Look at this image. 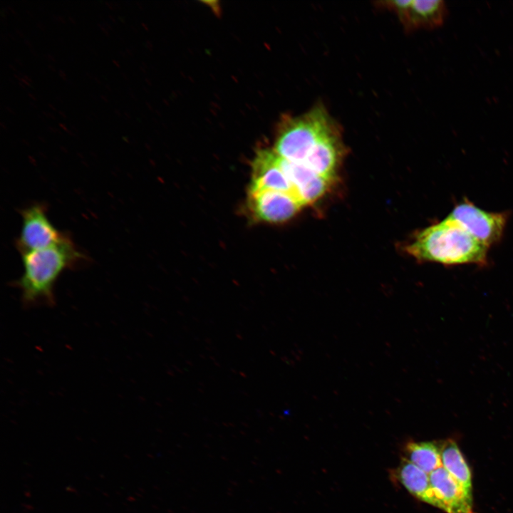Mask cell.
<instances>
[{
  "instance_id": "cell-9",
  "label": "cell",
  "mask_w": 513,
  "mask_h": 513,
  "mask_svg": "<svg viewBox=\"0 0 513 513\" xmlns=\"http://www.w3.org/2000/svg\"><path fill=\"white\" fill-rule=\"evenodd\" d=\"M429 476L440 509L447 513H476L472 496L442 466Z\"/></svg>"
},
{
  "instance_id": "cell-8",
  "label": "cell",
  "mask_w": 513,
  "mask_h": 513,
  "mask_svg": "<svg viewBox=\"0 0 513 513\" xmlns=\"http://www.w3.org/2000/svg\"><path fill=\"white\" fill-rule=\"evenodd\" d=\"M252 167V183L249 190H273L289 192L299 198L294 187L280 165L279 156L273 150H259Z\"/></svg>"
},
{
  "instance_id": "cell-7",
  "label": "cell",
  "mask_w": 513,
  "mask_h": 513,
  "mask_svg": "<svg viewBox=\"0 0 513 513\" xmlns=\"http://www.w3.org/2000/svg\"><path fill=\"white\" fill-rule=\"evenodd\" d=\"M248 202L254 216L268 223L286 222L304 206L294 195L273 190H249Z\"/></svg>"
},
{
  "instance_id": "cell-3",
  "label": "cell",
  "mask_w": 513,
  "mask_h": 513,
  "mask_svg": "<svg viewBox=\"0 0 513 513\" xmlns=\"http://www.w3.org/2000/svg\"><path fill=\"white\" fill-rule=\"evenodd\" d=\"M335 123L321 105L297 117L280 121L273 150L280 157L302 164L318 142Z\"/></svg>"
},
{
  "instance_id": "cell-6",
  "label": "cell",
  "mask_w": 513,
  "mask_h": 513,
  "mask_svg": "<svg viewBox=\"0 0 513 513\" xmlns=\"http://www.w3.org/2000/svg\"><path fill=\"white\" fill-rule=\"evenodd\" d=\"M381 6L394 11L405 28L434 29L441 26L448 14L442 0H404L380 2Z\"/></svg>"
},
{
  "instance_id": "cell-1",
  "label": "cell",
  "mask_w": 513,
  "mask_h": 513,
  "mask_svg": "<svg viewBox=\"0 0 513 513\" xmlns=\"http://www.w3.org/2000/svg\"><path fill=\"white\" fill-rule=\"evenodd\" d=\"M24 271L12 285L21 291L25 308L52 307L56 304L54 288L61 274L87 262V256L65 234L57 243L21 254Z\"/></svg>"
},
{
  "instance_id": "cell-12",
  "label": "cell",
  "mask_w": 513,
  "mask_h": 513,
  "mask_svg": "<svg viewBox=\"0 0 513 513\" xmlns=\"http://www.w3.org/2000/svg\"><path fill=\"white\" fill-rule=\"evenodd\" d=\"M395 475L399 482L412 495L439 508L428 474L405 457H403Z\"/></svg>"
},
{
  "instance_id": "cell-14",
  "label": "cell",
  "mask_w": 513,
  "mask_h": 513,
  "mask_svg": "<svg viewBox=\"0 0 513 513\" xmlns=\"http://www.w3.org/2000/svg\"><path fill=\"white\" fill-rule=\"evenodd\" d=\"M405 458L430 475L442 466L438 442H408L405 447Z\"/></svg>"
},
{
  "instance_id": "cell-10",
  "label": "cell",
  "mask_w": 513,
  "mask_h": 513,
  "mask_svg": "<svg viewBox=\"0 0 513 513\" xmlns=\"http://www.w3.org/2000/svg\"><path fill=\"white\" fill-rule=\"evenodd\" d=\"M341 150V135L334 124L318 140L302 164L316 174L332 181L335 177Z\"/></svg>"
},
{
  "instance_id": "cell-2",
  "label": "cell",
  "mask_w": 513,
  "mask_h": 513,
  "mask_svg": "<svg viewBox=\"0 0 513 513\" xmlns=\"http://www.w3.org/2000/svg\"><path fill=\"white\" fill-rule=\"evenodd\" d=\"M488 249L447 217L418 232L406 248L419 260L448 266H484Z\"/></svg>"
},
{
  "instance_id": "cell-13",
  "label": "cell",
  "mask_w": 513,
  "mask_h": 513,
  "mask_svg": "<svg viewBox=\"0 0 513 513\" xmlns=\"http://www.w3.org/2000/svg\"><path fill=\"white\" fill-rule=\"evenodd\" d=\"M442 467L472 496V475L469 466L454 440L438 442Z\"/></svg>"
},
{
  "instance_id": "cell-11",
  "label": "cell",
  "mask_w": 513,
  "mask_h": 513,
  "mask_svg": "<svg viewBox=\"0 0 513 513\" xmlns=\"http://www.w3.org/2000/svg\"><path fill=\"white\" fill-rule=\"evenodd\" d=\"M279 156V155H278ZM279 157L280 165L304 205L322 197L331 181L316 174L303 164Z\"/></svg>"
},
{
  "instance_id": "cell-5",
  "label": "cell",
  "mask_w": 513,
  "mask_h": 513,
  "mask_svg": "<svg viewBox=\"0 0 513 513\" xmlns=\"http://www.w3.org/2000/svg\"><path fill=\"white\" fill-rule=\"evenodd\" d=\"M22 226L16 246L20 254L42 249L58 242L66 233L49 220L45 204L33 203L20 210Z\"/></svg>"
},
{
  "instance_id": "cell-4",
  "label": "cell",
  "mask_w": 513,
  "mask_h": 513,
  "mask_svg": "<svg viewBox=\"0 0 513 513\" xmlns=\"http://www.w3.org/2000/svg\"><path fill=\"white\" fill-rule=\"evenodd\" d=\"M447 217L489 249L502 239L508 214L506 212H488L465 200L457 204Z\"/></svg>"
}]
</instances>
